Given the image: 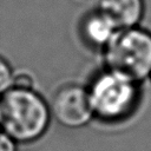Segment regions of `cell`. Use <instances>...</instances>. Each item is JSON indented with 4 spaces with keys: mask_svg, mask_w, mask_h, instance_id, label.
I'll list each match as a JSON object with an SVG mask.
<instances>
[{
    "mask_svg": "<svg viewBox=\"0 0 151 151\" xmlns=\"http://www.w3.org/2000/svg\"><path fill=\"white\" fill-rule=\"evenodd\" d=\"M104 66L139 84L151 81V31L139 26L120 29L103 52Z\"/></svg>",
    "mask_w": 151,
    "mask_h": 151,
    "instance_id": "3",
    "label": "cell"
},
{
    "mask_svg": "<svg viewBox=\"0 0 151 151\" xmlns=\"http://www.w3.org/2000/svg\"><path fill=\"white\" fill-rule=\"evenodd\" d=\"M142 86L129 76L104 66L86 86L94 118L118 123L132 116L140 100Z\"/></svg>",
    "mask_w": 151,
    "mask_h": 151,
    "instance_id": "2",
    "label": "cell"
},
{
    "mask_svg": "<svg viewBox=\"0 0 151 151\" xmlns=\"http://www.w3.org/2000/svg\"><path fill=\"white\" fill-rule=\"evenodd\" d=\"M14 77L15 72L12 66L4 57L0 55V97L13 86Z\"/></svg>",
    "mask_w": 151,
    "mask_h": 151,
    "instance_id": "7",
    "label": "cell"
},
{
    "mask_svg": "<svg viewBox=\"0 0 151 151\" xmlns=\"http://www.w3.org/2000/svg\"><path fill=\"white\" fill-rule=\"evenodd\" d=\"M120 29L103 12L94 8L85 13L78 24V35L90 50L104 52Z\"/></svg>",
    "mask_w": 151,
    "mask_h": 151,
    "instance_id": "5",
    "label": "cell"
},
{
    "mask_svg": "<svg viewBox=\"0 0 151 151\" xmlns=\"http://www.w3.org/2000/svg\"><path fill=\"white\" fill-rule=\"evenodd\" d=\"M50 109L57 123L67 129L84 127L94 118L86 86L78 84H67L57 90Z\"/></svg>",
    "mask_w": 151,
    "mask_h": 151,
    "instance_id": "4",
    "label": "cell"
},
{
    "mask_svg": "<svg viewBox=\"0 0 151 151\" xmlns=\"http://www.w3.org/2000/svg\"><path fill=\"white\" fill-rule=\"evenodd\" d=\"M97 9L106 14L119 29L139 26L145 14L144 0H97Z\"/></svg>",
    "mask_w": 151,
    "mask_h": 151,
    "instance_id": "6",
    "label": "cell"
},
{
    "mask_svg": "<svg viewBox=\"0 0 151 151\" xmlns=\"http://www.w3.org/2000/svg\"><path fill=\"white\" fill-rule=\"evenodd\" d=\"M0 129L21 144L42 137L52 118L50 105L33 87L13 85L0 97Z\"/></svg>",
    "mask_w": 151,
    "mask_h": 151,
    "instance_id": "1",
    "label": "cell"
},
{
    "mask_svg": "<svg viewBox=\"0 0 151 151\" xmlns=\"http://www.w3.org/2000/svg\"><path fill=\"white\" fill-rule=\"evenodd\" d=\"M0 120H1V110H0Z\"/></svg>",
    "mask_w": 151,
    "mask_h": 151,
    "instance_id": "9",
    "label": "cell"
},
{
    "mask_svg": "<svg viewBox=\"0 0 151 151\" xmlns=\"http://www.w3.org/2000/svg\"><path fill=\"white\" fill-rule=\"evenodd\" d=\"M17 142L0 130V151H17Z\"/></svg>",
    "mask_w": 151,
    "mask_h": 151,
    "instance_id": "8",
    "label": "cell"
}]
</instances>
